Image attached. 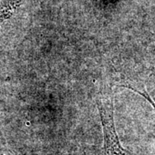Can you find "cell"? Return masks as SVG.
I'll return each mask as SVG.
<instances>
[{
	"mask_svg": "<svg viewBox=\"0 0 155 155\" xmlns=\"http://www.w3.org/2000/svg\"><path fill=\"white\" fill-rule=\"evenodd\" d=\"M122 87H126V88L129 89V90H131V91H133L134 92H136L137 94L140 95L142 97H144L145 99L147 100L148 103H149L150 104L152 105V107L153 108V110H155V102L153 101V99L151 97V96H150L146 91H141V90H139V89L135 88V87H134L132 84H123L122 85Z\"/></svg>",
	"mask_w": 155,
	"mask_h": 155,
	"instance_id": "cell-2",
	"label": "cell"
},
{
	"mask_svg": "<svg viewBox=\"0 0 155 155\" xmlns=\"http://www.w3.org/2000/svg\"><path fill=\"white\" fill-rule=\"evenodd\" d=\"M97 104L104 134L102 155H128L127 151L122 147L116 133L112 97L106 94L101 95L98 97Z\"/></svg>",
	"mask_w": 155,
	"mask_h": 155,
	"instance_id": "cell-1",
	"label": "cell"
}]
</instances>
